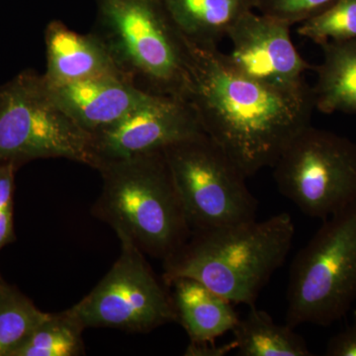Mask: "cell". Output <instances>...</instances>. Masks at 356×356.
Returning a JSON list of instances; mask_svg holds the SVG:
<instances>
[{
	"label": "cell",
	"mask_w": 356,
	"mask_h": 356,
	"mask_svg": "<svg viewBox=\"0 0 356 356\" xmlns=\"http://www.w3.org/2000/svg\"><path fill=\"white\" fill-rule=\"evenodd\" d=\"M278 191L306 216L324 220L356 202V144L308 125L273 166Z\"/></svg>",
	"instance_id": "obj_8"
},
{
	"label": "cell",
	"mask_w": 356,
	"mask_h": 356,
	"mask_svg": "<svg viewBox=\"0 0 356 356\" xmlns=\"http://www.w3.org/2000/svg\"><path fill=\"white\" fill-rule=\"evenodd\" d=\"M290 26L269 16L248 11L236 21L228 36L233 50L229 64L254 81L270 88L303 93L311 90L305 72L314 70L300 56L290 37Z\"/></svg>",
	"instance_id": "obj_11"
},
{
	"label": "cell",
	"mask_w": 356,
	"mask_h": 356,
	"mask_svg": "<svg viewBox=\"0 0 356 356\" xmlns=\"http://www.w3.org/2000/svg\"><path fill=\"white\" fill-rule=\"evenodd\" d=\"M15 241L14 233L13 207L0 212V250Z\"/></svg>",
	"instance_id": "obj_25"
},
{
	"label": "cell",
	"mask_w": 356,
	"mask_h": 356,
	"mask_svg": "<svg viewBox=\"0 0 356 356\" xmlns=\"http://www.w3.org/2000/svg\"><path fill=\"white\" fill-rule=\"evenodd\" d=\"M356 301V202L324 220L290 269L285 324L327 327Z\"/></svg>",
	"instance_id": "obj_5"
},
{
	"label": "cell",
	"mask_w": 356,
	"mask_h": 356,
	"mask_svg": "<svg viewBox=\"0 0 356 356\" xmlns=\"http://www.w3.org/2000/svg\"><path fill=\"white\" fill-rule=\"evenodd\" d=\"M102 191L93 216L140 252L165 259L179 250L191 228L163 151L98 166Z\"/></svg>",
	"instance_id": "obj_3"
},
{
	"label": "cell",
	"mask_w": 356,
	"mask_h": 356,
	"mask_svg": "<svg viewBox=\"0 0 356 356\" xmlns=\"http://www.w3.org/2000/svg\"><path fill=\"white\" fill-rule=\"evenodd\" d=\"M181 38L184 99L204 133L245 177L273 168L295 136L310 125L315 108L312 88L294 93L270 88L241 74L217 47Z\"/></svg>",
	"instance_id": "obj_1"
},
{
	"label": "cell",
	"mask_w": 356,
	"mask_h": 356,
	"mask_svg": "<svg viewBox=\"0 0 356 356\" xmlns=\"http://www.w3.org/2000/svg\"><path fill=\"white\" fill-rule=\"evenodd\" d=\"M327 356H356V318L353 325L330 339L325 348Z\"/></svg>",
	"instance_id": "obj_22"
},
{
	"label": "cell",
	"mask_w": 356,
	"mask_h": 356,
	"mask_svg": "<svg viewBox=\"0 0 356 356\" xmlns=\"http://www.w3.org/2000/svg\"><path fill=\"white\" fill-rule=\"evenodd\" d=\"M121 254L92 291L70 310L89 327L149 332L177 322L172 295L159 281L144 252L120 236Z\"/></svg>",
	"instance_id": "obj_9"
},
{
	"label": "cell",
	"mask_w": 356,
	"mask_h": 356,
	"mask_svg": "<svg viewBox=\"0 0 356 356\" xmlns=\"http://www.w3.org/2000/svg\"><path fill=\"white\" fill-rule=\"evenodd\" d=\"M355 318H356V311H355Z\"/></svg>",
	"instance_id": "obj_26"
},
{
	"label": "cell",
	"mask_w": 356,
	"mask_h": 356,
	"mask_svg": "<svg viewBox=\"0 0 356 356\" xmlns=\"http://www.w3.org/2000/svg\"><path fill=\"white\" fill-rule=\"evenodd\" d=\"M49 316L0 276V356H13Z\"/></svg>",
	"instance_id": "obj_18"
},
{
	"label": "cell",
	"mask_w": 356,
	"mask_h": 356,
	"mask_svg": "<svg viewBox=\"0 0 356 356\" xmlns=\"http://www.w3.org/2000/svg\"><path fill=\"white\" fill-rule=\"evenodd\" d=\"M96 6L90 33L122 79L149 95L184 99V42L163 0H96Z\"/></svg>",
	"instance_id": "obj_4"
},
{
	"label": "cell",
	"mask_w": 356,
	"mask_h": 356,
	"mask_svg": "<svg viewBox=\"0 0 356 356\" xmlns=\"http://www.w3.org/2000/svg\"><path fill=\"white\" fill-rule=\"evenodd\" d=\"M168 287L173 288L177 322L184 327L191 343L215 341L233 331L240 320L232 302L197 280L177 278Z\"/></svg>",
	"instance_id": "obj_14"
},
{
	"label": "cell",
	"mask_w": 356,
	"mask_h": 356,
	"mask_svg": "<svg viewBox=\"0 0 356 356\" xmlns=\"http://www.w3.org/2000/svg\"><path fill=\"white\" fill-rule=\"evenodd\" d=\"M178 32L192 43L217 47L255 0H163Z\"/></svg>",
	"instance_id": "obj_15"
},
{
	"label": "cell",
	"mask_w": 356,
	"mask_h": 356,
	"mask_svg": "<svg viewBox=\"0 0 356 356\" xmlns=\"http://www.w3.org/2000/svg\"><path fill=\"white\" fill-rule=\"evenodd\" d=\"M236 351L235 341L232 339L231 343L217 346L215 341H205V343H191L185 350L184 355L187 356H224Z\"/></svg>",
	"instance_id": "obj_24"
},
{
	"label": "cell",
	"mask_w": 356,
	"mask_h": 356,
	"mask_svg": "<svg viewBox=\"0 0 356 356\" xmlns=\"http://www.w3.org/2000/svg\"><path fill=\"white\" fill-rule=\"evenodd\" d=\"M234 327L236 351L242 356H312L305 339L287 324L274 322L266 311L250 307Z\"/></svg>",
	"instance_id": "obj_17"
},
{
	"label": "cell",
	"mask_w": 356,
	"mask_h": 356,
	"mask_svg": "<svg viewBox=\"0 0 356 356\" xmlns=\"http://www.w3.org/2000/svg\"><path fill=\"white\" fill-rule=\"evenodd\" d=\"M44 44L47 69L44 77L51 86L93 77H121L108 53L92 33L79 34L62 21L53 20L44 30Z\"/></svg>",
	"instance_id": "obj_13"
},
{
	"label": "cell",
	"mask_w": 356,
	"mask_h": 356,
	"mask_svg": "<svg viewBox=\"0 0 356 356\" xmlns=\"http://www.w3.org/2000/svg\"><path fill=\"white\" fill-rule=\"evenodd\" d=\"M17 166L0 163V212L13 207L14 179Z\"/></svg>",
	"instance_id": "obj_23"
},
{
	"label": "cell",
	"mask_w": 356,
	"mask_h": 356,
	"mask_svg": "<svg viewBox=\"0 0 356 356\" xmlns=\"http://www.w3.org/2000/svg\"><path fill=\"white\" fill-rule=\"evenodd\" d=\"M84 327L72 311L50 314L13 356H77L84 353Z\"/></svg>",
	"instance_id": "obj_19"
},
{
	"label": "cell",
	"mask_w": 356,
	"mask_h": 356,
	"mask_svg": "<svg viewBox=\"0 0 356 356\" xmlns=\"http://www.w3.org/2000/svg\"><path fill=\"white\" fill-rule=\"evenodd\" d=\"M38 159L96 165L91 134L58 104L44 74L27 70L0 86V163L19 168Z\"/></svg>",
	"instance_id": "obj_6"
},
{
	"label": "cell",
	"mask_w": 356,
	"mask_h": 356,
	"mask_svg": "<svg viewBox=\"0 0 356 356\" xmlns=\"http://www.w3.org/2000/svg\"><path fill=\"white\" fill-rule=\"evenodd\" d=\"M298 33L320 46L356 39V0H337L325 10L304 21Z\"/></svg>",
	"instance_id": "obj_20"
},
{
	"label": "cell",
	"mask_w": 356,
	"mask_h": 356,
	"mask_svg": "<svg viewBox=\"0 0 356 356\" xmlns=\"http://www.w3.org/2000/svg\"><path fill=\"white\" fill-rule=\"evenodd\" d=\"M294 236V222L287 213L193 232L163 261V280L168 286L177 278H192L234 305L254 306L286 259Z\"/></svg>",
	"instance_id": "obj_2"
},
{
	"label": "cell",
	"mask_w": 356,
	"mask_h": 356,
	"mask_svg": "<svg viewBox=\"0 0 356 356\" xmlns=\"http://www.w3.org/2000/svg\"><path fill=\"white\" fill-rule=\"evenodd\" d=\"M191 233L257 219L247 177L206 134L163 149Z\"/></svg>",
	"instance_id": "obj_7"
},
{
	"label": "cell",
	"mask_w": 356,
	"mask_h": 356,
	"mask_svg": "<svg viewBox=\"0 0 356 356\" xmlns=\"http://www.w3.org/2000/svg\"><path fill=\"white\" fill-rule=\"evenodd\" d=\"M197 115L181 98L154 96L120 121L91 133L96 165L161 152L202 135Z\"/></svg>",
	"instance_id": "obj_10"
},
{
	"label": "cell",
	"mask_w": 356,
	"mask_h": 356,
	"mask_svg": "<svg viewBox=\"0 0 356 356\" xmlns=\"http://www.w3.org/2000/svg\"><path fill=\"white\" fill-rule=\"evenodd\" d=\"M49 86L70 118L90 134L120 121L156 96L115 76Z\"/></svg>",
	"instance_id": "obj_12"
},
{
	"label": "cell",
	"mask_w": 356,
	"mask_h": 356,
	"mask_svg": "<svg viewBox=\"0 0 356 356\" xmlns=\"http://www.w3.org/2000/svg\"><path fill=\"white\" fill-rule=\"evenodd\" d=\"M323 60L314 70L315 108L324 114L356 113V39L321 46Z\"/></svg>",
	"instance_id": "obj_16"
},
{
	"label": "cell",
	"mask_w": 356,
	"mask_h": 356,
	"mask_svg": "<svg viewBox=\"0 0 356 356\" xmlns=\"http://www.w3.org/2000/svg\"><path fill=\"white\" fill-rule=\"evenodd\" d=\"M337 0H255L254 8L264 15L290 26L303 23L325 10Z\"/></svg>",
	"instance_id": "obj_21"
}]
</instances>
